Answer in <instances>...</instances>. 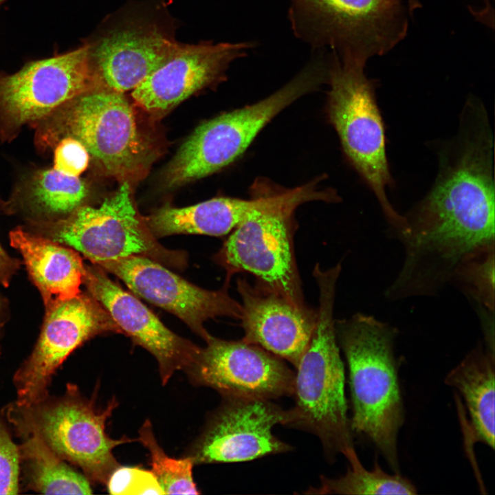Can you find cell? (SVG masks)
<instances>
[{
  "mask_svg": "<svg viewBox=\"0 0 495 495\" xmlns=\"http://www.w3.org/2000/svg\"><path fill=\"white\" fill-rule=\"evenodd\" d=\"M82 282L121 332L156 358L163 384L177 371L191 366L200 347L168 329L134 295L113 282L103 269L96 264L85 265Z\"/></svg>",
  "mask_w": 495,
  "mask_h": 495,
  "instance_id": "16",
  "label": "cell"
},
{
  "mask_svg": "<svg viewBox=\"0 0 495 495\" xmlns=\"http://www.w3.org/2000/svg\"><path fill=\"white\" fill-rule=\"evenodd\" d=\"M39 228L45 237L72 248L94 264L131 255L175 267L186 263L183 253L162 246L140 218L126 181L99 207L81 206Z\"/></svg>",
  "mask_w": 495,
  "mask_h": 495,
  "instance_id": "9",
  "label": "cell"
},
{
  "mask_svg": "<svg viewBox=\"0 0 495 495\" xmlns=\"http://www.w3.org/2000/svg\"><path fill=\"white\" fill-rule=\"evenodd\" d=\"M349 461L347 472L337 478H321L318 488L309 489L307 494H417L412 482L400 473L389 474L375 461L372 470H367L354 448L344 455Z\"/></svg>",
  "mask_w": 495,
  "mask_h": 495,
  "instance_id": "25",
  "label": "cell"
},
{
  "mask_svg": "<svg viewBox=\"0 0 495 495\" xmlns=\"http://www.w3.org/2000/svg\"><path fill=\"white\" fill-rule=\"evenodd\" d=\"M494 350L479 343L447 375L445 382L461 394L470 418L472 443L494 448Z\"/></svg>",
  "mask_w": 495,
  "mask_h": 495,
  "instance_id": "22",
  "label": "cell"
},
{
  "mask_svg": "<svg viewBox=\"0 0 495 495\" xmlns=\"http://www.w3.org/2000/svg\"><path fill=\"white\" fill-rule=\"evenodd\" d=\"M139 434V440L150 453L151 472L164 494H199L192 477L193 459L190 456L176 459L167 456L157 442L149 420L144 421Z\"/></svg>",
  "mask_w": 495,
  "mask_h": 495,
  "instance_id": "26",
  "label": "cell"
},
{
  "mask_svg": "<svg viewBox=\"0 0 495 495\" xmlns=\"http://www.w3.org/2000/svg\"><path fill=\"white\" fill-rule=\"evenodd\" d=\"M90 45L31 61L0 73V131L6 139L24 124L38 122L78 96L97 87Z\"/></svg>",
  "mask_w": 495,
  "mask_h": 495,
  "instance_id": "10",
  "label": "cell"
},
{
  "mask_svg": "<svg viewBox=\"0 0 495 495\" xmlns=\"http://www.w3.org/2000/svg\"><path fill=\"white\" fill-rule=\"evenodd\" d=\"M243 340L286 360L295 367L316 327L317 311L298 306L258 285L239 278Z\"/></svg>",
  "mask_w": 495,
  "mask_h": 495,
  "instance_id": "18",
  "label": "cell"
},
{
  "mask_svg": "<svg viewBox=\"0 0 495 495\" xmlns=\"http://www.w3.org/2000/svg\"><path fill=\"white\" fill-rule=\"evenodd\" d=\"M96 265L120 278L135 295L177 316L205 341L211 336L204 327L206 320L241 318V303L229 295L227 281L219 290H206L142 255Z\"/></svg>",
  "mask_w": 495,
  "mask_h": 495,
  "instance_id": "14",
  "label": "cell"
},
{
  "mask_svg": "<svg viewBox=\"0 0 495 495\" xmlns=\"http://www.w3.org/2000/svg\"><path fill=\"white\" fill-rule=\"evenodd\" d=\"M19 262L11 258L0 245V284L8 286L11 276L18 269Z\"/></svg>",
  "mask_w": 495,
  "mask_h": 495,
  "instance_id": "31",
  "label": "cell"
},
{
  "mask_svg": "<svg viewBox=\"0 0 495 495\" xmlns=\"http://www.w3.org/2000/svg\"><path fill=\"white\" fill-rule=\"evenodd\" d=\"M107 485L111 494H164L153 472L137 467H118Z\"/></svg>",
  "mask_w": 495,
  "mask_h": 495,
  "instance_id": "28",
  "label": "cell"
},
{
  "mask_svg": "<svg viewBox=\"0 0 495 495\" xmlns=\"http://www.w3.org/2000/svg\"><path fill=\"white\" fill-rule=\"evenodd\" d=\"M250 43L184 45L134 89L132 97L153 114L164 113L221 78L230 64L246 55Z\"/></svg>",
  "mask_w": 495,
  "mask_h": 495,
  "instance_id": "17",
  "label": "cell"
},
{
  "mask_svg": "<svg viewBox=\"0 0 495 495\" xmlns=\"http://www.w3.org/2000/svg\"><path fill=\"white\" fill-rule=\"evenodd\" d=\"M450 278L457 281L487 314H494V245L467 256Z\"/></svg>",
  "mask_w": 495,
  "mask_h": 495,
  "instance_id": "27",
  "label": "cell"
},
{
  "mask_svg": "<svg viewBox=\"0 0 495 495\" xmlns=\"http://www.w3.org/2000/svg\"><path fill=\"white\" fill-rule=\"evenodd\" d=\"M116 404L113 399L99 410L76 386L69 384L61 396L48 394L27 406L12 403L5 415L19 436L38 434L62 459L80 468L89 481L107 484L120 466L113 448L131 441L126 437L113 439L105 432Z\"/></svg>",
  "mask_w": 495,
  "mask_h": 495,
  "instance_id": "4",
  "label": "cell"
},
{
  "mask_svg": "<svg viewBox=\"0 0 495 495\" xmlns=\"http://www.w3.org/2000/svg\"><path fill=\"white\" fill-rule=\"evenodd\" d=\"M43 120L39 143L50 146L73 137L107 173L123 182L140 176L148 165V144L122 93L96 87Z\"/></svg>",
  "mask_w": 495,
  "mask_h": 495,
  "instance_id": "5",
  "label": "cell"
},
{
  "mask_svg": "<svg viewBox=\"0 0 495 495\" xmlns=\"http://www.w3.org/2000/svg\"><path fill=\"white\" fill-rule=\"evenodd\" d=\"M275 205L272 195L252 199L219 197L184 208L164 206L144 221L155 238L175 234L220 236L232 232L255 211Z\"/></svg>",
  "mask_w": 495,
  "mask_h": 495,
  "instance_id": "21",
  "label": "cell"
},
{
  "mask_svg": "<svg viewBox=\"0 0 495 495\" xmlns=\"http://www.w3.org/2000/svg\"><path fill=\"white\" fill-rule=\"evenodd\" d=\"M493 143L485 107L468 99L456 135L439 152L432 187L404 217L408 265L448 276L469 254L494 245Z\"/></svg>",
  "mask_w": 495,
  "mask_h": 495,
  "instance_id": "1",
  "label": "cell"
},
{
  "mask_svg": "<svg viewBox=\"0 0 495 495\" xmlns=\"http://www.w3.org/2000/svg\"><path fill=\"white\" fill-rule=\"evenodd\" d=\"M295 210L280 207L255 211L232 231L216 258L228 276L250 273L259 286L305 306L293 248Z\"/></svg>",
  "mask_w": 495,
  "mask_h": 495,
  "instance_id": "11",
  "label": "cell"
},
{
  "mask_svg": "<svg viewBox=\"0 0 495 495\" xmlns=\"http://www.w3.org/2000/svg\"><path fill=\"white\" fill-rule=\"evenodd\" d=\"M407 2L408 10L410 14H412L415 10L421 6L420 0H406Z\"/></svg>",
  "mask_w": 495,
  "mask_h": 495,
  "instance_id": "32",
  "label": "cell"
},
{
  "mask_svg": "<svg viewBox=\"0 0 495 495\" xmlns=\"http://www.w3.org/2000/svg\"><path fill=\"white\" fill-rule=\"evenodd\" d=\"M296 36L314 47H329L340 59L366 63L406 36L402 0H289Z\"/></svg>",
  "mask_w": 495,
  "mask_h": 495,
  "instance_id": "7",
  "label": "cell"
},
{
  "mask_svg": "<svg viewBox=\"0 0 495 495\" xmlns=\"http://www.w3.org/2000/svg\"><path fill=\"white\" fill-rule=\"evenodd\" d=\"M224 398L195 446V463L243 462L291 450L272 432L277 424L291 426V409L267 399Z\"/></svg>",
  "mask_w": 495,
  "mask_h": 495,
  "instance_id": "13",
  "label": "cell"
},
{
  "mask_svg": "<svg viewBox=\"0 0 495 495\" xmlns=\"http://www.w3.org/2000/svg\"><path fill=\"white\" fill-rule=\"evenodd\" d=\"M20 468L28 489L45 494H91L89 480L71 468L36 433L19 436Z\"/></svg>",
  "mask_w": 495,
  "mask_h": 495,
  "instance_id": "23",
  "label": "cell"
},
{
  "mask_svg": "<svg viewBox=\"0 0 495 495\" xmlns=\"http://www.w3.org/2000/svg\"><path fill=\"white\" fill-rule=\"evenodd\" d=\"M335 327L349 368L351 428L368 437L399 473L397 437L404 410L394 353L396 330L362 314L335 320Z\"/></svg>",
  "mask_w": 495,
  "mask_h": 495,
  "instance_id": "2",
  "label": "cell"
},
{
  "mask_svg": "<svg viewBox=\"0 0 495 495\" xmlns=\"http://www.w3.org/2000/svg\"><path fill=\"white\" fill-rule=\"evenodd\" d=\"M206 342L186 371L196 384L223 397L271 399L292 395L294 373L281 358L243 340L211 336Z\"/></svg>",
  "mask_w": 495,
  "mask_h": 495,
  "instance_id": "15",
  "label": "cell"
},
{
  "mask_svg": "<svg viewBox=\"0 0 495 495\" xmlns=\"http://www.w3.org/2000/svg\"><path fill=\"white\" fill-rule=\"evenodd\" d=\"M109 331L121 332L90 294L80 293L47 309L37 343L14 373L15 402L26 406L47 396L52 375L69 355L89 338Z\"/></svg>",
  "mask_w": 495,
  "mask_h": 495,
  "instance_id": "12",
  "label": "cell"
},
{
  "mask_svg": "<svg viewBox=\"0 0 495 495\" xmlns=\"http://www.w3.org/2000/svg\"><path fill=\"white\" fill-rule=\"evenodd\" d=\"M324 81L322 68L311 62L267 98L203 122L182 144L168 165L165 173L166 184L179 186L232 163L272 118Z\"/></svg>",
  "mask_w": 495,
  "mask_h": 495,
  "instance_id": "8",
  "label": "cell"
},
{
  "mask_svg": "<svg viewBox=\"0 0 495 495\" xmlns=\"http://www.w3.org/2000/svg\"><path fill=\"white\" fill-rule=\"evenodd\" d=\"M328 70V112L348 160L375 194L389 223L404 228V216L388 201L391 184L383 120L375 85L364 73L366 63L340 59L336 54Z\"/></svg>",
  "mask_w": 495,
  "mask_h": 495,
  "instance_id": "6",
  "label": "cell"
},
{
  "mask_svg": "<svg viewBox=\"0 0 495 495\" xmlns=\"http://www.w3.org/2000/svg\"><path fill=\"white\" fill-rule=\"evenodd\" d=\"M180 45L158 28L131 25L111 31L90 45V57L98 81L123 93L134 89Z\"/></svg>",
  "mask_w": 495,
  "mask_h": 495,
  "instance_id": "19",
  "label": "cell"
},
{
  "mask_svg": "<svg viewBox=\"0 0 495 495\" xmlns=\"http://www.w3.org/2000/svg\"><path fill=\"white\" fill-rule=\"evenodd\" d=\"M89 153L78 140L66 136L56 144L53 168L63 174L79 177L88 166Z\"/></svg>",
  "mask_w": 495,
  "mask_h": 495,
  "instance_id": "30",
  "label": "cell"
},
{
  "mask_svg": "<svg viewBox=\"0 0 495 495\" xmlns=\"http://www.w3.org/2000/svg\"><path fill=\"white\" fill-rule=\"evenodd\" d=\"M338 264L313 274L319 292L316 327L309 343L296 365L291 408V426L305 429L320 440L326 453L333 457L354 448L347 402L344 368L340 355L333 318Z\"/></svg>",
  "mask_w": 495,
  "mask_h": 495,
  "instance_id": "3",
  "label": "cell"
},
{
  "mask_svg": "<svg viewBox=\"0 0 495 495\" xmlns=\"http://www.w3.org/2000/svg\"><path fill=\"white\" fill-rule=\"evenodd\" d=\"M85 183L53 168L35 172L23 190L25 206L34 214L52 221L65 217L81 206L87 196Z\"/></svg>",
  "mask_w": 495,
  "mask_h": 495,
  "instance_id": "24",
  "label": "cell"
},
{
  "mask_svg": "<svg viewBox=\"0 0 495 495\" xmlns=\"http://www.w3.org/2000/svg\"><path fill=\"white\" fill-rule=\"evenodd\" d=\"M20 452L6 425L0 421V494H16L19 490Z\"/></svg>",
  "mask_w": 495,
  "mask_h": 495,
  "instance_id": "29",
  "label": "cell"
},
{
  "mask_svg": "<svg viewBox=\"0 0 495 495\" xmlns=\"http://www.w3.org/2000/svg\"><path fill=\"white\" fill-rule=\"evenodd\" d=\"M10 239L22 254L46 309L80 294L85 265L77 251L19 228L10 232Z\"/></svg>",
  "mask_w": 495,
  "mask_h": 495,
  "instance_id": "20",
  "label": "cell"
}]
</instances>
